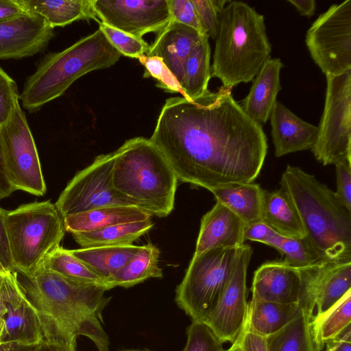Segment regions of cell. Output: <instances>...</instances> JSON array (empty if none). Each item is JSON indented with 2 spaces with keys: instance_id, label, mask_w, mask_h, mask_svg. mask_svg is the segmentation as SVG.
<instances>
[{
  "instance_id": "cell-43",
  "label": "cell",
  "mask_w": 351,
  "mask_h": 351,
  "mask_svg": "<svg viewBox=\"0 0 351 351\" xmlns=\"http://www.w3.org/2000/svg\"><path fill=\"white\" fill-rule=\"evenodd\" d=\"M285 237H283L262 221L247 225L245 228V240L258 241L279 250Z\"/></svg>"
},
{
  "instance_id": "cell-3",
  "label": "cell",
  "mask_w": 351,
  "mask_h": 351,
  "mask_svg": "<svg viewBox=\"0 0 351 351\" xmlns=\"http://www.w3.org/2000/svg\"><path fill=\"white\" fill-rule=\"evenodd\" d=\"M302 222L305 238L321 261L351 259V211L313 175L287 165L280 182Z\"/></svg>"
},
{
  "instance_id": "cell-36",
  "label": "cell",
  "mask_w": 351,
  "mask_h": 351,
  "mask_svg": "<svg viewBox=\"0 0 351 351\" xmlns=\"http://www.w3.org/2000/svg\"><path fill=\"white\" fill-rule=\"evenodd\" d=\"M287 265L296 269L302 268L321 261L305 237H285L278 250Z\"/></svg>"
},
{
  "instance_id": "cell-6",
  "label": "cell",
  "mask_w": 351,
  "mask_h": 351,
  "mask_svg": "<svg viewBox=\"0 0 351 351\" xmlns=\"http://www.w3.org/2000/svg\"><path fill=\"white\" fill-rule=\"evenodd\" d=\"M121 56L100 29L63 51L47 53L25 82L19 95L23 107L29 112L38 111L76 80L114 65Z\"/></svg>"
},
{
  "instance_id": "cell-1",
  "label": "cell",
  "mask_w": 351,
  "mask_h": 351,
  "mask_svg": "<svg viewBox=\"0 0 351 351\" xmlns=\"http://www.w3.org/2000/svg\"><path fill=\"white\" fill-rule=\"evenodd\" d=\"M178 180L208 191L258 176L267 152L262 125L250 118L232 88L189 99H166L149 138Z\"/></svg>"
},
{
  "instance_id": "cell-47",
  "label": "cell",
  "mask_w": 351,
  "mask_h": 351,
  "mask_svg": "<svg viewBox=\"0 0 351 351\" xmlns=\"http://www.w3.org/2000/svg\"><path fill=\"white\" fill-rule=\"evenodd\" d=\"M325 351H351V324L326 343Z\"/></svg>"
},
{
  "instance_id": "cell-20",
  "label": "cell",
  "mask_w": 351,
  "mask_h": 351,
  "mask_svg": "<svg viewBox=\"0 0 351 351\" xmlns=\"http://www.w3.org/2000/svg\"><path fill=\"white\" fill-rule=\"evenodd\" d=\"M269 119L276 157L311 149L313 147L317 126L301 119L281 102L276 101Z\"/></svg>"
},
{
  "instance_id": "cell-14",
  "label": "cell",
  "mask_w": 351,
  "mask_h": 351,
  "mask_svg": "<svg viewBox=\"0 0 351 351\" xmlns=\"http://www.w3.org/2000/svg\"><path fill=\"white\" fill-rule=\"evenodd\" d=\"M253 250L243 244L238 248L230 277L213 310L203 321L222 343H234L247 317V269Z\"/></svg>"
},
{
  "instance_id": "cell-55",
  "label": "cell",
  "mask_w": 351,
  "mask_h": 351,
  "mask_svg": "<svg viewBox=\"0 0 351 351\" xmlns=\"http://www.w3.org/2000/svg\"><path fill=\"white\" fill-rule=\"evenodd\" d=\"M120 351H152L150 350H134V349H130V350H123Z\"/></svg>"
},
{
  "instance_id": "cell-41",
  "label": "cell",
  "mask_w": 351,
  "mask_h": 351,
  "mask_svg": "<svg viewBox=\"0 0 351 351\" xmlns=\"http://www.w3.org/2000/svg\"><path fill=\"white\" fill-rule=\"evenodd\" d=\"M19 99L16 82L0 67V127L9 119Z\"/></svg>"
},
{
  "instance_id": "cell-21",
  "label": "cell",
  "mask_w": 351,
  "mask_h": 351,
  "mask_svg": "<svg viewBox=\"0 0 351 351\" xmlns=\"http://www.w3.org/2000/svg\"><path fill=\"white\" fill-rule=\"evenodd\" d=\"M283 66L280 58H269L254 78L248 95L240 105L250 118L261 125L268 121L277 101Z\"/></svg>"
},
{
  "instance_id": "cell-15",
  "label": "cell",
  "mask_w": 351,
  "mask_h": 351,
  "mask_svg": "<svg viewBox=\"0 0 351 351\" xmlns=\"http://www.w3.org/2000/svg\"><path fill=\"white\" fill-rule=\"evenodd\" d=\"M93 7L100 22L139 38L171 20L169 0H93Z\"/></svg>"
},
{
  "instance_id": "cell-37",
  "label": "cell",
  "mask_w": 351,
  "mask_h": 351,
  "mask_svg": "<svg viewBox=\"0 0 351 351\" xmlns=\"http://www.w3.org/2000/svg\"><path fill=\"white\" fill-rule=\"evenodd\" d=\"M186 335L183 351H225L223 343L204 322L192 321Z\"/></svg>"
},
{
  "instance_id": "cell-28",
  "label": "cell",
  "mask_w": 351,
  "mask_h": 351,
  "mask_svg": "<svg viewBox=\"0 0 351 351\" xmlns=\"http://www.w3.org/2000/svg\"><path fill=\"white\" fill-rule=\"evenodd\" d=\"M138 245L101 246L69 250L108 285L112 277L137 252Z\"/></svg>"
},
{
  "instance_id": "cell-24",
  "label": "cell",
  "mask_w": 351,
  "mask_h": 351,
  "mask_svg": "<svg viewBox=\"0 0 351 351\" xmlns=\"http://www.w3.org/2000/svg\"><path fill=\"white\" fill-rule=\"evenodd\" d=\"M27 12L45 19L53 29L78 20L93 19L99 23L93 0H18Z\"/></svg>"
},
{
  "instance_id": "cell-51",
  "label": "cell",
  "mask_w": 351,
  "mask_h": 351,
  "mask_svg": "<svg viewBox=\"0 0 351 351\" xmlns=\"http://www.w3.org/2000/svg\"><path fill=\"white\" fill-rule=\"evenodd\" d=\"M300 15L307 17L312 16L316 9V2L314 0H287Z\"/></svg>"
},
{
  "instance_id": "cell-35",
  "label": "cell",
  "mask_w": 351,
  "mask_h": 351,
  "mask_svg": "<svg viewBox=\"0 0 351 351\" xmlns=\"http://www.w3.org/2000/svg\"><path fill=\"white\" fill-rule=\"evenodd\" d=\"M99 29L121 55L138 59L149 51L150 46L143 38L114 29L102 22L99 23Z\"/></svg>"
},
{
  "instance_id": "cell-48",
  "label": "cell",
  "mask_w": 351,
  "mask_h": 351,
  "mask_svg": "<svg viewBox=\"0 0 351 351\" xmlns=\"http://www.w3.org/2000/svg\"><path fill=\"white\" fill-rule=\"evenodd\" d=\"M25 12L18 0H0V22L14 19Z\"/></svg>"
},
{
  "instance_id": "cell-7",
  "label": "cell",
  "mask_w": 351,
  "mask_h": 351,
  "mask_svg": "<svg viewBox=\"0 0 351 351\" xmlns=\"http://www.w3.org/2000/svg\"><path fill=\"white\" fill-rule=\"evenodd\" d=\"M5 223L14 269L25 276L42 267L65 232L63 217L49 200L6 211Z\"/></svg>"
},
{
  "instance_id": "cell-54",
  "label": "cell",
  "mask_w": 351,
  "mask_h": 351,
  "mask_svg": "<svg viewBox=\"0 0 351 351\" xmlns=\"http://www.w3.org/2000/svg\"><path fill=\"white\" fill-rule=\"evenodd\" d=\"M5 330V320L3 318L0 319V345L1 343V339Z\"/></svg>"
},
{
  "instance_id": "cell-11",
  "label": "cell",
  "mask_w": 351,
  "mask_h": 351,
  "mask_svg": "<svg viewBox=\"0 0 351 351\" xmlns=\"http://www.w3.org/2000/svg\"><path fill=\"white\" fill-rule=\"evenodd\" d=\"M305 43L325 75L351 70V0L332 4L307 30Z\"/></svg>"
},
{
  "instance_id": "cell-53",
  "label": "cell",
  "mask_w": 351,
  "mask_h": 351,
  "mask_svg": "<svg viewBox=\"0 0 351 351\" xmlns=\"http://www.w3.org/2000/svg\"><path fill=\"white\" fill-rule=\"evenodd\" d=\"M225 351H242L241 348L238 343V341L236 340V341L232 343V346L228 350Z\"/></svg>"
},
{
  "instance_id": "cell-23",
  "label": "cell",
  "mask_w": 351,
  "mask_h": 351,
  "mask_svg": "<svg viewBox=\"0 0 351 351\" xmlns=\"http://www.w3.org/2000/svg\"><path fill=\"white\" fill-rule=\"evenodd\" d=\"M5 330L1 343L24 346L39 344L44 335L38 313L25 295L19 300L8 304L3 317Z\"/></svg>"
},
{
  "instance_id": "cell-29",
  "label": "cell",
  "mask_w": 351,
  "mask_h": 351,
  "mask_svg": "<svg viewBox=\"0 0 351 351\" xmlns=\"http://www.w3.org/2000/svg\"><path fill=\"white\" fill-rule=\"evenodd\" d=\"M208 36L205 35L195 45L185 61L180 83L182 97L189 99H196L208 89L211 77L210 47Z\"/></svg>"
},
{
  "instance_id": "cell-10",
  "label": "cell",
  "mask_w": 351,
  "mask_h": 351,
  "mask_svg": "<svg viewBox=\"0 0 351 351\" xmlns=\"http://www.w3.org/2000/svg\"><path fill=\"white\" fill-rule=\"evenodd\" d=\"M0 134L5 173L12 186L15 191L44 195L47 187L38 151L19 104L0 127Z\"/></svg>"
},
{
  "instance_id": "cell-4",
  "label": "cell",
  "mask_w": 351,
  "mask_h": 351,
  "mask_svg": "<svg viewBox=\"0 0 351 351\" xmlns=\"http://www.w3.org/2000/svg\"><path fill=\"white\" fill-rule=\"evenodd\" d=\"M211 77L230 87L254 80L270 58L265 18L248 4L230 1L219 14Z\"/></svg>"
},
{
  "instance_id": "cell-18",
  "label": "cell",
  "mask_w": 351,
  "mask_h": 351,
  "mask_svg": "<svg viewBox=\"0 0 351 351\" xmlns=\"http://www.w3.org/2000/svg\"><path fill=\"white\" fill-rule=\"evenodd\" d=\"M300 276L298 269L283 261L262 264L254 272L251 291L257 299L282 304L299 303Z\"/></svg>"
},
{
  "instance_id": "cell-5",
  "label": "cell",
  "mask_w": 351,
  "mask_h": 351,
  "mask_svg": "<svg viewBox=\"0 0 351 351\" xmlns=\"http://www.w3.org/2000/svg\"><path fill=\"white\" fill-rule=\"evenodd\" d=\"M114 152V191L152 216L169 215L174 208L178 180L160 151L149 139L136 137Z\"/></svg>"
},
{
  "instance_id": "cell-56",
  "label": "cell",
  "mask_w": 351,
  "mask_h": 351,
  "mask_svg": "<svg viewBox=\"0 0 351 351\" xmlns=\"http://www.w3.org/2000/svg\"><path fill=\"white\" fill-rule=\"evenodd\" d=\"M3 269V267H1V264H0V271H1Z\"/></svg>"
},
{
  "instance_id": "cell-19",
  "label": "cell",
  "mask_w": 351,
  "mask_h": 351,
  "mask_svg": "<svg viewBox=\"0 0 351 351\" xmlns=\"http://www.w3.org/2000/svg\"><path fill=\"white\" fill-rule=\"evenodd\" d=\"M204 36L195 29L171 19L157 32L146 55L160 58L180 84L185 61Z\"/></svg>"
},
{
  "instance_id": "cell-9",
  "label": "cell",
  "mask_w": 351,
  "mask_h": 351,
  "mask_svg": "<svg viewBox=\"0 0 351 351\" xmlns=\"http://www.w3.org/2000/svg\"><path fill=\"white\" fill-rule=\"evenodd\" d=\"M326 77L324 108L311 149L324 166L351 161V70Z\"/></svg>"
},
{
  "instance_id": "cell-32",
  "label": "cell",
  "mask_w": 351,
  "mask_h": 351,
  "mask_svg": "<svg viewBox=\"0 0 351 351\" xmlns=\"http://www.w3.org/2000/svg\"><path fill=\"white\" fill-rule=\"evenodd\" d=\"M312 318L301 307L285 326L266 337L267 351H318L312 330Z\"/></svg>"
},
{
  "instance_id": "cell-44",
  "label": "cell",
  "mask_w": 351,
  "mask_h": 351,
  "mask_svg": "<svg viewBox=\"0 0 351 351\" xmlns=\"http://www.w3.org/2000/svg\"><path fill=\"white\" fill-rule=\"evenodd\" d=\"M337 191L335 192L340 202L351 211V161L343 160L335 164Z\"/></svg>"
},
{
  "instance_id": "cell-33",
  "label": "cell",
  "mask_w": 351,
  "mask_h": 351,
  "mask_svg": "<svg viewBox=\"0 0 351 351\" xmlns=\"http://www.w3.org/2000/svg\"><path fill=\"white\" fill-rule=\"evenodd\" d=\"M313 341L318 351L351 324V290L322 315L311 320Z\"/></svg>"
},
{
  "instance_id": "cell-16",
  "label": "cell",
  "mask_w": 351,
  "mask_h": 351,
  "mask_svg": "<svg viewBox=\"0 0 351 351\" xmlns=\"http://www.w3.org/2000/svg\"><path fill=\"white\" fill-rule=\"evenodd\" d=\"M53 36V28L45 19L29 12L0 22V60L34 56Z\"/></svg>"
},
{
  "instance_id": "cell-45",
  "label": "cell",
  "mask_w": 351,
  "mask_h": 351,
  "mask_svg": "<svg viewBox=\"0 0 351 351\" xmlns=\"http://www.w3.org/2000/svg\"><path fill=\"white\" fill-rule=\"evenodd\" d=\"M6 210L0 207V264L3 269L14 271L5 223Z\"/></svg>"
},
{
  "instance_id": "cell-12",
  "label": "cell",
  "mask_w": 351,
  "mask_h": 351,
  "mask_svg": "<svg viewBox=\"0 0 351 351\" xmlns=\"http://www.w3.org/2000/svg\"><path fill=\"white\" fill-rule=\"evenodd\" d=\"M115 152L99 155L67 184L55 205L62 217L114 205H131L112 186Z\"/></svg>"
},
{
  "instance_id": "cell-8",
  "label": "cell",
  "mask_w": 351,
  "mask_h": 351,
  "mask_svg": "<svg viewBox=\"0 0 351 351\" xmlns=\"http://www.w3.org/2000/svg\"><path fill=\"white\" fill-rule=\"evenodd\" d=\"M238 248L193 254L175 296L178 307L192 321L203 322L216 306L232 274Z\"/></svg>"
},
{
  "instance_id": "cell-31",
  "label": "cell",
  "mask_w": 351,
  "mask_h": 351,
  "mask_svg": "<svg viewBox=\"0 0 351 351\" xmlns=\"http://www.w3.org/2000/svg\"><path fill=\"white\" fill-rule=\"evenodd\" d=\"M160 250L152 243L139 248L135 255L111 278V289L129 288L150 278H161L162 271L158 265Z\"/></svg>"
},
{
  "instance_id": "cell-42",
  "label": "cell",
  "mask_w": 351,
  "mask_h": 351,
  "mask_svg": "<svg viewBox=\"0 0 351 351\" xmlns=\"http://www.w3.org/2000/svg\"><path fill=\"white\" fill-rule=\"evenodd\" d=\"M171 19L206 35L199 23L192 0H169Z\"/></svg>"
},
{
  "instance_id": "cell-52",
  "label": "cell",
  "mask_w": 351,
  "mask_h": 351,
  "mask_svg": "<svg viewBox=\"0 0 351 351\" xmlns=\"http://www.w3.org/2000/svg\"><path fill=\"white\" fill-rule=\"evenodd\" d=\"M38 345L24 346L15 343H3L0 345V351H35Z\"/></svg>"
},
{
  "instance_id": "cell-46",
  "label": "cell",
  "mask_w": 351,
  "mask_h": 351,
  "mask_svg": "<svg viewBox=\"0 0 351 351\" xmlns=\"http://www.w3.org/2000/svg\"><path fill=\"white\" fill-rule=\"evenodd\" d=\"M237 341L242 351H267L266 337L250 331L245 326Z\"/></svg>"
},
{
  "instance_id": "cell-34",
  "label": "cell",
  "mask_w": 351,
  "mask_h": 351,
  "mask_svg": "<svg viewBox=\"0 0 351 351\" xmlns=\"http://www.w3.org/2000/svg\"><path fill=\"white\" fill-rule=\"evenodd\" d=\"M40 269L51 271L75 282L110 290L102 278L73 256L69 250L60 246L47 257Z\"/></svg>"
},
{
  "instance_id": "cell-50",
  "label": "cell",
  "mask_w": 351,
  "mask_h": 351,
  "mask_svg": "<svg viewBox=\"0 0 351 351\" xmlns=\"http://www.w3.org/2000/svg\"><path fill=\"white\" fill-rule=\"evenodd\" d=\"M14 191L6 176L0 134V199L8 197Z\"/></svg>"
},
{
  "instance_id": "cell-39",
  "label": "cell",
  "mask_w": 351,
  "mask_h": 351,
  "mask_svg": "<svg viewBox=\"0 0 351 351\" xmlns=\"http://www.w3.org/2000/svg\"><path fill=\"white\" fill-rule=\"evenodd\" d=\"M197 18L204 32L215 40L219 23V14L223 10L227 0H192Z\"/></svg>"
},
{
  "instance_id": "cell-17",
  "label": "cell",
  "mask_w": 351,
  "mask_h": 351,
  "mask_svg": "<svg viewBox=\"0 0 351 351\" xmlns=\"http://www.w3.org/2000/svg\"><path fill=\"white\" fill-rule=\"evenodd\" d=\"M245 223L231 210L217 201L201 219L196 247L197 255L215 248H238L244 244Z\"/></svg>"
},
{
  "instance_id": "cell-2",
  "label": "cell",
  "mask_w": 351,
  "mask_h": 351,
  "mask_svg": "<svg viewBox=\"0 0 351 351\" xmlns=\"http://www.w3.org/2000/svg\"><path fill=\"white\" fill-rule=\"evenodd\" d=\"M25 293L37 311L44 339L76 343L80 335L93 341L98 351H109L101 324L110 298L102 288L68 280L40 269L30 276L17 273Z\"/></svg>"
},
{
  "instance_id": "cell-22",
  "label": "cell",
  "mask_w": 351,
  "mask_h": 351,
  "mask_svg": "<svg viewBox=\"0 0 351 351\" xmlns=\"http://www.w3.org/2000/svg\"><path fill=\"white\" fill-rule=\"evenodd\" d=\"M152 215L133 205H114L68 215L63 218L65 231L71 234L150 219Z\"/></svg>"
},
{
  "instance_id": "cell-25",
  "label": "cell",
  "mask_w": 351,
  "mask_h": 351,
  "mask_svg": "<svg viewBox=\"0 0 351 351\" xmlns=\"http://www.w3.org/2000/svg\"><path fill=\"white\" fill-rule=\"evenodd\" d=\"M210 191L217 201L235 213L246 226L261 221L265 190L259 184L233 183L212 189Z\"/></svg>"
},
{
  "instance_id": "cell-38",
  "label": "cell",
  "mask_w": 351,
  "mask_h": 351,
  "mask_svg": "<svg viewBox=\"0 0 351 351\" xmlns=\"http://www.w3.org/2000/svg\"><path fill=\"white\" fill-rule=\"evenodd\" d=\"M138 60L145 67L144 77H152L156 79V86L166 92L182 94L180 84L160 58L144 55Z\"/></svg>"
},
{
  "instance_id": "cell-40",
  "label": "cell",
  "mask_w": 351,
  "mask_h": 351,
  "mask_svg": "<svg viewBox=\"0 0 351 351\" xmlns=\"http://www.w3.org/2000/svg\"><path fill=\"white\" fill-rule=\"evenodd\" d=\"M25 295L16 271H0V319L5 315L8 304L19 300Z\"/></svg>"
},
{
  "instance_id": "cell-49",
  "label": "cell",
  "mask_w": 351,
  "mask_h": 351,
  "mask_svg": "<svg viewBox=\"0 0 351 351\" xmlns=\"http://www.w3.org/2000/svg\"><path fill=\"white\" fill-rule=\"evenodd\" d=\"M35 351H77L76 343L43 339Z\"/></svg>"
},
{
  "instance_id": "cell-26",
  "label": "cell",
  "mask_w": 351,
  "mask_h": 351,
  "mask_svg": "<svg viewBox=\"0 0 351 351\" xmlns=\"http://www.w3.org/2000/svg\"><path fill=\"white\" fill-rule=\"evenodd\" d=\"M299 309L298 302L282 304L252 297L247 305L245 326L256 334L267 337L291 322Z\"/></svg>"
},
{
  "instance_id": "cell-13",
  "label": "cell",
  "mask_w": 351,
  "mask_h": 351,
  "mask_svg": "<svg viewBox=\"0 0 351 351\" xmlns=\"http://www.w3.org/2000/svg\"><path fill=\"white\" fill-rule=\"evenodd\" d=\"M298 270L300 307L312 319L324 313L351 290V259L319 261Z\"/></svg>"
},
{
  "instance_id": "cell-30",
  "label": "cell",
  "mask_w": 351,
  "mask_h": 351,
  "mask_svg": "<svg viewBox=\"0 0 351 351\" xmlns=\"http://www.w3.org/2000/svg\"><path fill=\"white\" fill-rule=\"evenodd\" d=\"M154 226L150 219L114 225L101 229L71 234L83 248L132 245Z\"/></svg>"
},
{
  "instance_id": "cell-27",
  "label": "cell",
  "mask_w": 351,
  "mask_h": 351,
  "mask_svg": "<svg viewBox=\"0 0 351 351\" xmlns=\"http://www.w3.org/2000/svg\"><path fill=\"white\" fill-rule=\"evenodd\" d=\"M261 221L279 234L298 239L305 237L299 215L285 191L265 190Z\"/></svg>"
}]
</instances>
